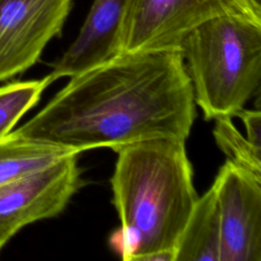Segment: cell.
Instances as JSON below:
<instances>
[{"mask_svg":"<svg viewBox=\"0 0 261 261\" xmlns=\"http://www.w3.org/2000/svg\"><path fill=\"white\" fill-rule=\"evenodd\" d=\"M196 118L179 51L122 53L70 77L35 116L13 132L25 139L86 150L150 139L186 141Z\"/></svg>","mask_w":261,"mask_h":261,"instance_id":"obj_1","label":"cell"},{"mask_svg":"<svg viewBox=\"0 0 261 261\" xmlns=\"http://www.w3.org/2000/svg\"><path fill=\"white\" fill-rule=\"evenodd\" d=\"M110 178L120 227L109 243L125 261L173 251L198 199L186 141L144 140L117 152Z\"/></svg>","mask_w":261,"mask_h":261,"instance_id":"obj_2","label":"cell"},{"mask_svg":"<svg viewBox=\"0 0 261 261\" xmlns=\"http://www.w3.org/2000/svg\"><path fill=\"white\" fill-rule=\"evenodd\" d=\"M179 52L206 120L233 117L260 87L261 21L211 18L185 37Z\"/></svg>","mask_w":261,"mask_h":261,"instance_id":"obj_3","label":"cell"},{"mask_svg":"<svg viewBox=\"0 0 261 261\" xmlns=\"http://www.w3.org/2000/svg\"><path fill=\"white\" fill-rule=\"evenodd\" d=\"M223 15L261 21L260 0H133L124 22L122 53L179 51L190 32Z\"/></svg>","mask_w":261,"mask_h":261,"instance_id":"obj_4","label":"cell"},{"mask_svg":"<svg viewBox=\"0 0 261 261\" xmlns=\"http://www.w3.org/2000/svg\"><path fill=\"white\" fill-rule=\"evenodd\" d=\"M76 155L0 185V252L25 225L60 214L82 186Z\"/></svg>","mask_w":261,"mask_h":261,"instance_id":"obj_5","label":"cell"},{"mask_svg":"<svg viewBox=\"0 0 261 261\" xmlns=\"http://www.w3.org/2000/svg\"><path fill=\"white\" fill-rule=\"evenodd\" d=\"M72 0H0V82L32 67L61 35Z\"/></svg>","mask_w":261,"mask_h":261,"instance_id":"obj_6","label":"cell"},{"mask_svg":"<svg viewBox=\"0 0 261 261\" xmlns=\"http://www.w3.org/2000/svg\"><path fill=\"white\" fill-rule=\"evenodd\" d=\"M219 219V261H261V175L228 160L213 182Z\"/></svg>","mask_w":261,"mask_h":261,"instance_id":"obj_7","label":"cell"},{"mask_svg":"<svg viewBox=\"0 0 261 261\" xmlns=\"http://www.w3.org/2000/svg\"><path fill=\"white\" fill-rule=\"evenodd\" d=\"M133 0H93L75 40L52 64L50 82L73 76L122 54L123 29Z\"/></svg>","mask_w":261,"mask_h":261,"instance_id":"obj_8","label":"cell"},{"mask_svg":"<svg viewBox=\"0 0 261 261\" xmlns=\"http://www.w3.org/2000/svg\"><path fill=\"white\" fill-rule=\"evenodd\" d=\"M220 219L213 185L198 197L174 247V261H219Z\"/></svg>","mask_w":261,"mask_h":261,"instance_id":"obj_9","label":"cell"},{"mask_svg":"<svg viewBox=\"0 0 261 261\" xmlns=\"http://www.w3.org/2000/svg\"><path fill=\"white\" fill-rule=\"evenodd\" d=\"M69 154L77 153L11 132L0 139V185L43 169Z\"/></svg>","mask_w":261,"mask_h":261,"instance_id":"obj_10","label":"cell"},{"mask_svg":"<svg viewBox=\"0 0 261 261\" xmlns=\"http://www.w3.org/2000/svg\"><path fill=\"white\" fill-rule=\"evenodd\" d=\"M50 84L46 75L41 80L17 81L0 86V139L12 132L19 119L39 102Z\"/></svg>","mask_w":261,"mask_h":261,"instance_id":"obj_11","label":"cell"},{"mask_svg":"<svg viewBox=\"0 0 261 261\" xmlns=\"http://www.w3.org/2000/svg\"><path fill=\"white\" fill-rule=\"evenodd\" d=\"M231 116L214 118L213 137L226 160L261 175V150L256 149L234 126Z\"/></svg>","mask_w":261,"mask_h":261,"instance_id":"obj_12","label":"cell"},{"mask_svg":"<svg viewBox=\"0 0 261 261\" xmlns=\"http://www.w3.org/2000/svg\"><path fill=\"white\" fill-rule=\"evenodd\" d=\"M233 116H238L246 128V138L258 150H261V113L257 110H249L244 107Z\"/></svg>","mask_w":261,"mask_h":261,"instance_id":"obj_13","label":"cell"}]
</instances>
